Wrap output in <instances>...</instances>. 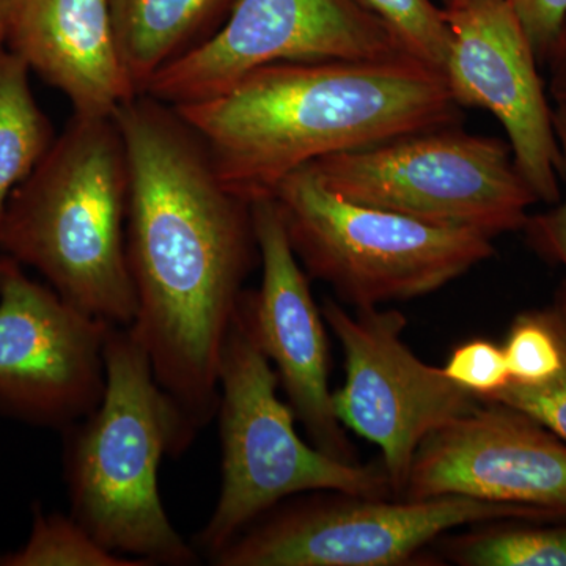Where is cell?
I'll use <instances>...</instances> for the list:
<instances>
[{
	"instance_id": "6da1fadb",
	"label": "cell",
	"mask_w": 566,
	"mask_h": 566,
	"mask_svg": "<svg viewBox=\"0 0 566 566\" xmlns=\"http://www.w3.org/2000/svg\"><path fill=\"white\" fill-rule=\"evenodd\" d=\"M114 117L128 155L132 329L197 436L218 415L223 344L260 262L252 205L219 181L174 107L139 95Z\"/></svg>"
},
{
	"instance_id": "7a4b0ae2",
	"label": "cell",
	"mask_w": 566,
	"mask_h": 566,
	"mask_svg": "<svg viewBox=\"0 0 566 566\" xmlns=\"http://www.w3.org/2000/svg\"><path fill=\"white\" fill-rule=\"evenodd\" d=\"M174 109L219 181L248 203L271 199L286 177L326 156L458 126L463 115L444 74L415 55L273 63Z\"/></svg>"
},
{
	"instance_id": "3957f363",
	"label": "cell",
	"mask_w": 566,
	"mask_h": 566,
	"mask_svg": "<svg viewBox=\"0 0 566 566\" xmlns=\"http://www.w3.org/2000/svg\"><path fill=\"white\" fill-rule=\"evenodd\" d=\"M106 390L92 415L63 431L70 515L118 556L144 566H192L200 554L174 527L159 465L191 447L189 424L164 392L132 326H111Z\"/></svg>"
},
{
	"instance_id": "277c9868",
	"label": "cell",
	"mask_w": 566,
	"mask_h": 566,
	"mask_svg": "<svg viewBox=\"0 0 566 566\" xmlns=\"http://www.w3.org/2000/svg\"><path fill=\"white\" fill-rule=\"evenodd\" d=\"M129 169L115 117L73 114L43 161L11 193L0 253L33 268L85 314L132 326Z\"/></svg>"
},
{
	"instance_id": "5b68a950",
	"label": "cell",
	"mask_w": 566,
	"mask_h": 566,
	"mask_svg": "<svg viewBox=\"0 0 566 566\" xmlns=\"http://www.w3.org/2000/svg\"><path fill=\"white\" fill-rule=\"evenodd\" d=\"M279 378L253 326L249 290L230 323L219 368L222 483L218 504L196 536L211 560L253 521L293 495L337 491L394 497L382 465L344 463L305 444L294 412L277 395Z\"/></svg>"
},
{
	"instance_id": "8992f818",
	"label": "cell",
	"mask_w": 566,
	"mask_h": 566,
	"mask_svg": "<svg viewBox=\"0 0 566 566\" xmlns=\"http://www.w3.org/2000/svg\"><path fill=\"white\" fill-rule=\"evenodd\" d=\"M271 200L308 277L356 308L433 293L494 255L493 238L349 202L308 167Z\"/></svg>"
},
{
	"instance_id": "52a82bcc",
	"label": "cell",
	"mask_w": 566,
	"mask_h": 566,
	"mask_svg": "<svg viewBox=\"0 0 566 566\" xmlns=\"http://www.w3.org/2000/svg\"><path fill=\"white\" fill-rule=\"evenodd\" d=\"M329 191L430 226L495 238L523 230L538 203L509 142L458 126L337 153L307 166Z\"/></svg>"
},
{
	"instance_id": "ba28073f",
	"label": "cell",
	"mask_w": 566,
	"mask_h": 566,
	"mask_svg": "<svg viewBox=\"0 0 566 566\" xmlns=\"http://www.w3.org/2000/svg\"><path fill=\"white\" fill-rule=\"evenodd\" d=\"M566 520L536 506L463 495L364 497L312 491L285 499L211 558L214 566H403L453 528Z\"/></svg>"
},
{
	"instance_id": "9c48e42d",
	"label": "cell",
	"mask_w": 566,
	"mask_h": 566,
	"mask_svg": "<svg viewBox=\"0 0 566 566\" xmlns=\"http://www.w3.org/2000/svg\"><path fill=\"white\" fill-rule=\"evenodd\" d=\"M401 55L412 54L356 0H237L214 35L159 71L142 95L180 107L222 95L273 63Z\"/></svg>"
},
{
	"instance_id": "30bf717a",
	"label": "cell",
	"mask_w": 566,
	"mask_h": 566,
	"mask_svg": "<svg viewBox=\"0 0 566 566\" xmlns=\"http://www.w3.org/2000/svg\"><path fill=\"white\" fill-rule=\"evenodd\" d=\"M319 308L345 354V385L333 394L335 416L381 449L390 490L400 499L424 438L471 412L482 398L405 345L400 312L367 307L352 315L333 297H324Z\"/></svg>"
},
{
	"instance_id": "8fae6325",
	"label": "cell",
	"mask_w": 566,
	"mask_h": 566,
	"mask_svg": "<svg viewBox=\"0 0 566 566\" xmlns=\"http://www.w3.org/2000/svg\"><path fill=\"white\" fill-rule=\"evenodd\" d=\"M111 326L0 253V415L62 431L92 415Z\"/></svg>"
},
{
	"instance_id": "7c38bea8",
	"label": "cell",
	"mask_w": 566,
	"mask_h": 566,
	"mask_svg": "<svg viewBox=\"0 0 566 566\" xmlns=\"http://www.w3.org/2000/svg\"><path fill=\"white\" fill-rule=\"evenodd\" d=\"M452 44L444 77L461 107L491 112L538 202L560 199L554 107L534 48L510 0H463L446 9Z\"/></svg>"
},
{
	"instance_id": "4fadbf2b",
	"label": "cell",
	"mask_w": 566,
	"mask_h": 566,
	"mask_svg": "<svg viewBox=\"0 0 566 566\" xmlns=\"http://www.w3.org/2000/svg\"><path fill=\"white\" fill-rule=\"evenodd\" d=\"M441 495L566 515V441L531 416L482 398L424 438L400 499Z\"/></svg>"
},
{
	"instance_id": "5bb4252c",
	"label": "cell",
	"mask_w": 566,
	"mask_h": 566,
	"mask_svg": "<svg viewBox=\"0 0 566 566\" xmlns=\"http://www.w3.org/2000/svg\"><path fill=\"white\" fill-rule=\"evenodd\" d=\"M251 205L262 263V285L249 292L259 344L312 446L344 463H359L334 412L329 346L308 275L294 255L273 200Z\"/></svg>"
},
{
	"instance_id": "9a60e30c",
	"label": "cell",
	"mask_w": 566,
	"mask_h": 566,
	"mask_svg": "<svg viewBox=\"0 0 566 566\" xmlns=\"http://www.w3.org/2000/svg\"><path fill=\"white\" fill-rule=\"evenodd\" d=\"M3 46L84 117H114L136 98L111 0H10Z\"/></svg>"
},
{
	"instance_id": "2e32d148",
	"label": "cell",
	"mask_w": 566,
	"mask_h": 566,
	"mask_svg": "<svg viewBox=\"0 0 566 566\" xmlns=\"http://www.w3.org/2000/svg\"><path fill=\"white\" fill-rule=\"evenodd\" d=\"M237 0H111L123 65L137 95L148 82L199 48L223 24Z\"/></svg>"
},
{
	"instance_id": "e0dca14e",
	"label": "cell",
	"mask_w": 566,
	"mask_h": 566,
	"mask_svg": "<svg viewBox=\"0 0 566 566\" xmlns=\"http://www.w3.org/2000/svg\"><path fill=\"white\" fill-rule=\"evenodd\" d=\"M29 74L18 55L0 48V226L11 193L31 177L57 137L33 96Z\"/></svg>"
},
{
	"instance_id": "ac0fdd59",
	"label": "cell",
	"mask_w": 566,
	"mask_h": 566,
	"mask_svg": "<svg viewBox=\"0 0 566 566\" xmlns=\"http://www.w3.org/2000/svg\"><path fill=\"white\" fill-rule=\"evenodd\" d=\"M441 547L463 566H566V520L501 521L447 538Z\"/></svg>"
},
{
	"instance_id": "d6986e66",
	"label": "cell",
	"mask_w": 566,
	"mask_h": 566,
	"mask_svg": "<svg viewBox=\"0 0 566 566\" xmlns=\"http://www.w3.org/2000/svg\"><path fill=\"white\" fill-rule=\"evenodd\" d=\"M32 531L20 549L0 556V566H144L99 545L71 515L33 506Z\"/></svg>"
},
{
	"instance_id": "ffe728a7",
	"label": "cell",
	"mask_w": 566,
	"mask_h": 566,
	"mask_svg": "<svg viewBox=\"0 0 566 566\" xmlns=\"http://www.w3.org/2000/svg\"><path fill=\"white\" fill-rule=\"evenodd\" d=\"M365 10L386 22L411 52L444 74L452 33L446 9L433 0H356Z\"/></svg>"
},
{
	"instance_id": "44dd1931",
	"label": "cell",
	"mask_w": 566,
	"mask_h": 566,
	"mask_svg": "<svg viewBox=\"0 0 566 566\" xmlns=\"http://www.w3.org/2000/svg\"><path fill=\"white\" fill-rule=\"evenodd\" d=\"M502 348L512 382L516 385H546L564 367V354L545 308L517 315Z\"/></svg>"
},
{
	"instance_id": "7402d4cb",
	"label": "cell",
	"mask_w": 566,
	"mask_h": 566,
	"mask_svg": "<svg viewBox=\"0 0 566 566\" xmlns=\"http://www.w3.org/2000/svg\"><path fill=\"white\" fill-rule=\"evenodd\" d=\"M547 319L553 324L564 354L560 374L543 386H521L510 381L485 400L510 406L531 416L547 430L566 441V296L558 292L556 303L545 307Z\"/></svg>"
},
{
	"instance_id": "603a6c76",
	"label": "cell",
	"mask_w": 566,
	"mask_h": 566,
	"mask_svg": "<svg viewBox=\"0 0 566 566\" xmlns=\"http://www.w3.org/2000/svg\"><path fill=\"white\" fill-rule=\"evenodd\" d=\"M442 371L455 385L480 398H490L512 381L504 348L488 340L458 346Z\"/></svg>"
},
{
	"instance_id": "cb8c5ba5",
	"label": "cell",
	"mask_w": 566,
	"mask_h": 566,
	"mask_svg": "<svg viewBox=\"0 0 566 566\" xmlns=\"http://www.w3.org/2000/svg\"><path fill=\"white\" fill-rule=\"evenodd\" d=\"M554 128L560 150L562 196L546 211L528 216L524 232L528 244L547 262L566 270V109L554 106ZM566 296V282L562 286Z\"/></svg>"
},
{
	"instance_id": "d4e9b609",
	"label": "cell",
	"mask_w": 566,
	"mask_h": 566,
	"mask_svg": "<svg viewBox=\"0 0 566 566\" xmlns=\"http://www.w3.org/2000/svg\"><path fill=\"white\" fill-rule=\"evenodd\" d=\"M542 69L549 61L566 22V0H510Z\"/></svg>"
},
{
	"instance_id": "484cf974",
	"label": "cell",
	"mask_w": 566,
	"mask_h": 566,
	"mask_svg": "<svg viewBox=\"0 0 566 566\" xmlns=\"http://www.w3.org/2000/svg\"><path fill=\"white\" fill-rule=\"evenodd\" d=\"M545 69L547 70L546 87L551 102L554 103V106L566 109V22Z\"/></svg>"
},
{
	"instance_id": "4316f807",
	"label": "cell",
	"mask_w": 566,
	"mask_h": 566,
	"mask_svg": "<svg viewBox=\"0 0 566 566\" xmlns=\"http://www.w3.org/2000/svg\"><path fill=\"white\" fill-rule=\"evenodd\" d=\"M10 0H0V48L6 43L7 13H9Z\"/></svg>"
},
{
	"instance_id": "83f0119b",
	"label": "cell",
	"mask_w": 566,
	"mask_h": 566,
	"mask_svg": "<svg viewBox=\"0 0 566 566\" xmlns=\"http://www.w3.org/2000/svg\"><path fill=\"white\" fill-rule=\"evenodd\" d=\"M463 0H444V9H453V7L460 6Z\"/></svg>"
}]
</instances>
